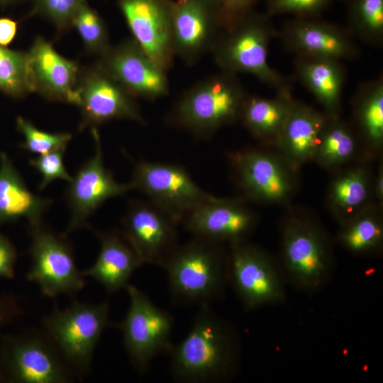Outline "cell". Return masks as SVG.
<instances>
[{"instance_id": "obj_1", "label": "cell", "mask_w": 383, "mask_h": 383, "mask_svg": "<svg viewBox=\"0 0 383 383\" xmlns=\"http://www.w3.org/2000/svg\"><path fill=\"white\" fill-rule=\"evenodd\" d=\"M170 372L180 383H216L236 374L240 343L235 331L211 309L199 307L186 336L169 353Z\"/></svg>"}, {"instance_id": "obj_2", "label": "cell", "mask_w": 383, "mask_h": 383, "mask_svg": "<svg viewBox=\"0 0 383 383\" xmlns=\"http://www.w3.org/2000/svg\"><path fill=\"white\" fill-rule=\"evenodd\" d=\"M248 97L236 74L221 71L185 90L165 116L170 126L207 140L240 119Z\"/></svg>"}, {"instance_id": "obj_3", "label": "cell", "mask_w": 383, "mask_h": 383, "mask_svg": "<svg viewBox=\"0 0 383 383\" xmlns=\"http://www.w3.org/2000/svg\"><path fill=\"white\" fill-rule=\"evenodd\" d=\"M160 267L166 271L172 302L182 306L211 305L229 282L223 244L196 237L179 244Z\"/></svg>"}, {"instance_id": "obj_4", "label": "cell", "mask_w": 383, "mask_h": 383, "mask_svg": "<svg viewBox=\"0 0 383 383\" xmlns=\"http://www.w3.org/2000/svg\"><path fill=\"white\" fill-rule=\"evenodd\" d=\"M218 36L212 52L221 71L246 73L279 92H288L285 80L269 64L271 26L265 16L246 13Z\"/></svg>"}, {"instance_id": "obj_5", "label": "cell", "mask_w": 383, "mask_h": 383, "mask_svg": "<svg viewBox=\"0 0 383 383\" xmlns=\"http://www.w3.org/2000/svg\"><path fill=\"white\" fill-rule=\"evenodd\" d=\"M281 235L285 277L301 291L321 289L333 270L331 248L323 231L308 218L292 216L284 221Z\"/></svg>"}, {"instance_id": "obj_6", "label": "cell", "mask_w": 383, "mask_h": 383, "mask_svg": "<svg viewBox=\"0 0 383 383\" xmlns=\"http://www.w3.org/2000/svg\"><path fill=\"white\" fill-rule=\"evenodd\" d=\"M109 305L74 301L43 318L46 333L64 361L79 375L86 373L103 331L110 325Z\"/></svg>"}, {"instance_id": "obj_7", "label": "cell", "mask_w": 383, "mask_h": 383, "mask_svg": "<svg viewBox=\"0 0 383 383\" xmlns=\"http://www.w3.org/2000/svg\"><path fill=\"white\" fill-rule=\"evenodd\" d=\"M126 289L130 300L128 309L123 320L113 326L122 333L123 346L132 365L144 374L156 357L171 350L174 318L135 286L128 284Z\"/></svg>"}, {"instance_id": "obj_8", "label": "cell", "mask_w": 383, "mask_h": 383, "mask_svg": "<svg viewBox=\"0 0 383 383\" xmlns=\"http://www.w3.org/2000/svg\"><path fill=\"white\" fill-rule=\"evenodd\" d=\"M228 281L243 309L252 311L285 299V276L277 262L247 240L229 244Z\"/></svg>"}, {"instance_id": "obj_9", "label": "cell", "mask_w": 383, "mask_h": 383, "mask_svg": "<svg viewBox=\"0 0 383 383\" xmlns=\"http://www.w3.org/2000/svg\"><path fill=\"white\" fill-rule=\"evenodd\" d=\"M129 183L178 224L189 211L215 196L202 189L184 167L173 163L136 162Z\"/></svg>"}, {"instance_id": "obj_10", "label": "cell", "mask_w": 383, "mask_h": 383, "mask_svg": "<svg viewBox=\"0 0 383 383\" xmlns=\"http://www.w3.org/2000/svg\"><path fill=\"white\" fill-rule=\"evenodd\" d=\"M31 258L27 279L35 282L48 297L74 295L86 284L84 276L77 269L73 249L67 235H58L43 223L29 226Z\"/></svg>"}, {"instance_id": "obj_11", "label": "cell", "mask_w": 383, "mask_h": 383, "mask_svg": "<svg viewBox=\"0 0 383 383\" xmlns=\"http://www.w3.org/2000/svg\"><path fill=\"white\" fill-rule=\"evenodd\" d=\"M75 94L81 113L79 131L116 120L146 123L136 98L98 63L81 69Z\"/></svg>"}, {"instance_id": "obj_12", "label": "cell", "mask_w": 383, "mask_h": 383, "mask_svg": "<svg viewBox=\"0 0 383 383\" xmlns=\"http://www.w3.org/2000/svg\"><path fill=\"white\" fill-rule=\"evenodd\" d=\"M94 153L68 182L65 199L70 218L64 234L67 235L87 225L90 216L107 200L132 189L130 183H120L104 163L101 138L97 128H91Z\"/></svg>"}, {"instance_id": "obj_13", "label": "cell", "mask_w": 383, "mask_h": 383, "mask_svg": "<svg viewBox=\"0 0 383 383\" xmlns=\"http://www.w3.org/2000/svg\"><path fill=\"white\" fill-rule=\"evenodd\" d=\"M122 225V235L143 265L161 266L179 244L178 223L149 200L130 201Z\"/></svg>"}, {"instance_id": "obj_14", "label": "cell", "mask_w": 383, "mask_h": 383, "mask_svg": "<svg viewBox=\"0 0 383 383\" xmlns=\"http://www.w3.org/2000/svg\"><path fill=\"white\" fill-rule=\"evenodd\" d=\"M229 160L235 182L247 199L281 203L294 192L287 165L270 153L246 149L231 153Z\"/></svg>"}, {"instance_id": "obj_15", "label": "cell", "mask_w": 383, "mask_h": 383, "mask_svg": "<svg viewBox=\"0 0 383 383\" xmlns=\"http://www.w3.org/2000/svg\"><path fill=\"white\" fill-rule=\"evenodd\" d=\"M133 39L166 73L175 54L172 41V0H118Z\"/></svg>"}, {"instance_id": "obj_16", "label": "cell", "mask_w": 383, "mask_h": 383, "mask_svg": "<svg viewBox=\"0 0 383 383\" xmlns=\"http://www.w3.org/2000/svg\"><path fill=\"white\" fill-rule=\"evenodd\" d=\"M97 63L136 99L156 100L170 92L167 73L133 38L111 45Z\"/></svg>"}, {"instance_id": "obj_17", "label": "cell", "mask_w": 383, "mask_h": 383, "mask_svg": "<svg viewBox=\"0 0 383 383\" xmlns=\"http://www.w3.org/2000/svg\"><path fill=\"white\" fill-rule=\"evenodd\" d=\"M257 222L243 199L214 196L189 211L180 223L193 237L223 245L246 240Z\"/></svg>"}, {"instance_id": "obj_18", "label": "cell", "mask_w": 383, "mask_h": 383, "mask_svg": "<svg viewBox=\"0 0 383 383\" xmlns=\"http://www.w3.org/2000/svg\"><path fill=\"white\" fill-rule=\"evenodd\" d=\"M4 360L11 378L21 383H65L72 379L67 364L48 337L30 333L10 340Z\"/></svg>"}, {"instance_id": "obj_19", "label": "cell", "mask_w": 383, "mask_h": 383, "mask_svg": "<svg viewBox=\"0 0 383 383\" xmlns=\"http://www.w3.org/2000/svg\"><path fill=\"white\" fill-rule=\"evenodd\" d=\"M222 27L219 8L206 0H174L172 41L175 57L187 65L196 64L211 50Z\"/></svg>"}, {"instance_id": "obj_20", "label": "cell", "mask_w": 383, "mask_h": 383, "mask_svg": "<svg viewBox=\"0 0 383 383\" xmlns=\"http://www.w3.org/2000/svg\"><path fill=\"white\" fill-rule=\"evenodd\" d=\"M26 57L31 92L48 100L75 105V87L81 70L77 62L61 55L40 36L35 38Z\"/></svg>"}, {"instance_id": "obj_21", "label": "cell", "mask_w": 383, "mask_h": 383, "mask_svg": "<svg viewBox=\"0 0 383 383\" xmlns=\"http://www.w3.org/2000/svg\"><path fill=\"white\" fill-rule=\"evenodd\" d=\"M329 118L294 101L275 138L277 147L293 169L315 158L322 132Z\"/></svg>"}, {"instance_id": "obj_22", "label": "cell", "mask_w": 383, "mask_h": 383, "mask_svg": "<svg viewBox=\"0 0 383 383\" xmlns=\"http://www.w3.org/2000/svg\"><path fill=\"white\" fill-rule=\"evenodd\" d=\"M51 204L28 189L11 157L0 152V226L21 218L29 226L40 224Z\"/></svg>"}, {"instance_id": "obj_23", "label": "cell", "mask_w": 383, "mask_h": 383, "mask_svg": "<svg viewBox=\"0 0 383 383\" xmlns=\"http://www.w3.org/2000/svg\"><path fill=\"white\" fill-rule=\"evenodd\" d=\"M92 231L99 240L100 251L93 265L82 272L83 275L94 278L109 293L126 289L132 274L143 263L122 235Z\"/></svg>"}, {"instance_id": "obj_24", "label": "cell", "mask_w": 383, "mask_h": 383, "mask_svg": "<svg viewBox=\"0 0 383 383\" xmlns=\"http://www.w3.org/2000/svg\"><path fill=\"white\" fill-rule=\"evenodd\" d=\"M284 36L289 48L301 56L339 60L357 54L356 48L346 33L325 22L295 21L287 27Z\"/></svg>"}, {"instance_id": "obj_25", "label": "cell", "mask_w": 383, "mask_h": 383, "mask_svg": "<svg viewBox=\"0 0 383 383\" xmlns=\"http://www.w3.org/2000/svg\"><path fill=\"white\" fill-rule=\"evenodd\" d=\"M298 72L306 87L325 108L335 117L340 108L343 72L338 60L318 57L301 56Z\"/></svg>"}, {"instance_id": "obj_26", "label": "cell", "mask_w": 383, "mask_h": 383, "mask_svg": "<svg viewBox=\"0 0 383 383\" xmlns=\"http://www.w3.org/2000/svg\"><path fill=\"white\" fill-rule=\"evenodd\" d=\"M289 92L272 99L247 97L240 119L247 129L262 140H275L294 105Z\"/></svg>"}, {"instance_id": "obj_27", "label": "cell", "mask_w": 383, "mask_h": 383, "mask_svg": "<svg viewBox=\"0 0 383 383\" xmlns=\"http://www.w3.org/2000/svg\"><path fill=\"white\" fill-rule=\"evenodd\" d=\"M339 243L348 251L367 255L378 252L383 243V224L374 210H363L341 223Z\"/></svg>"}, {"instance_id": "obj_28", "label": "cell", "mask_w": 383, "mask_h": 383, "mask_svg": "<svg viewBox=\"0 0 383 383\" xmlns=\"http://www.w3.org/2000/svg\"><path fill=\"white\" fill-rule=\"evenodd\" d=\"M368 194V179L363 169L349 170L335 179L330 189V201L341 223L363 211L361 209Z\"/></svg>"}, {"instance_id": "obj_29", "label": "cell", "mask_w": 383, "mask_h": 383, "mask_svg": "<svg viewBox=\"0 0 383 383\" xmlns=\"http://www.w3.org/2000/svg\"><path fill=\"white\" fill-rule=\"evenodd\" d=\"M355 148V139L350 129L332 117L322 132L314 159L323 166L335 167L348 161Z\"/></svg>"}, {"instance_id": "obj_30", "label": "cell", "mask_w": 383, "mask_h": 383, "mask_svg": "<svg viewBox=\"0 0 383 383\" xmlns=\"http://www.w3.org/2000/svg\"><path fill=\"white\" fill-rule=\"evenodd\" d=\"M0 91L21 99L31 93L27 77L26 52L0 45Z\"/></svg>"}, {"instance_id": "obj_31", "label": "cell", "mask_w": 383, "mask_h": 383, "mask_svg": "<svg viewBox=\"0 0 383 383\" xmlns=\"http://www.w3.org/2000/svg\"><path fill=\"white\" fill-rule=\"evenodd\" d=\"M362 130L369 143L379 148L383 141V84L379 81L367 88L358 109Z\"/></svg>"}, {"instance_id": "obj_32", "label": "cell", "mask_w": 383, "mask_h": 383, "mask_svg": "<svg viewBox=\"0 0 383 383\" xmlns=\"http://www.w3.org/2000/svg\"><path fill=\"white\" fill-rule=\"evenodd\" d=\"M74 26L85 50L99 56L110 47L109 35L106 26L96 11L84 1L77 11L72 21Z\"/></svg>"}, {"instance_id": "obj_33", "label": "cell", "mask_w": 383, "mask_h": 383, "mask_svg": "<svg viewBox=\"0 0 383 383\" xmlns=\"http://www.w3.org/2000/svg\"><path fill=\"white\" fill-rule=\"evenodd\" d=\"M16 125L24 138L21 147L24 150L38 155L55 150H66L72 138L70 133H50L42 131L22 116L16 118Z\"/></svg>"}, {"instance_id": "obj_34", "label": "cell", "mask_w": 383, "mask_h": 383, "mask_svg": "<svg viewBox=\"0 0 383 383\" xmlns=\"http://www.w3.org/2000/svg\"><path fill=\"white\" fill-rule=\"evenodd\" d=\"M352 24L364 38L379 40L383 34V0H353Z\"/></svg>"}, {"instance_id": "obj_35", "label": "cell", "mask_w": 383, "mask_h": 383, "mask_svg": "<svg viewBox=\"0 0 383 383\" xmlns=\"http://www.w3.org/2000/svg\"><path fill=\"white\" fill-rule=\"evenodd\" d=\"M66 150L52 151L39 155L29 160V165L36 170L41 176L39 189H44L51 182L57 179L70 182L72 176L64 164V155Z\"/></svg>"}, {"instance_id": "obj_36", "label": "cell", "mask_w": 383, "mask_h": 383, "mask_svg": "<svg viewBox=\"0 0 383 383\" xmlns=\"http://www.w3.org/2000/svg\"><path fill=\"white\" fill-rule=\"evenodd\" d=\"M85 0H35L34 12L50 20L61 31L72 26L74 15Z\"/></svg>"}, {"instance_id": "obj_37", "label": "cell", "mask_w": 383, "mask_h": 383, "mask_svg": "<svg viewBox=\"0 0 383 383\" xmlns=\"http://www.w3.org/2000/svg\"><path fill=\"white\" fill-rule=\"evenodd\" d=\"M331 0H268L270 14H308L323 9Z\"/></svg>"}, {"instance_id": "obj_38", "label": "cell", "mask_w": 383, "mask_h": 383, "mask_svg": "<svg viewBox=\"0 0 383 383\" xmlns=\"http://www.w3.org/2000/svg\"><path fill=\"white\" fill-rule=\"evenodd\" d=\"M255 0H221L219 13L221 26L225 29L248 12Z\"/></svg>"}, {"instance_id": "obj_39", "label": "cell", "mask_w": 383, "mask_h": 383, "mask_svg": "<svg viewBox=\"0 0 383 383\" xmlns=\"http://www.w3.org/2000/svg\"><path fill=\"white\" fill-rule=\"evenodd\" d=\"M16 259L14 245L0 231V277L11 279L14 277Z\"/></svg>"}, {"instance_id": "obj_40", "label": "cell", "mask_w": 383, "mask_h": 383, "mask_svg": "<svg viewBox=\"0 0 383 383\" xmlns=\"http://www.w3.org/2000/svg\"><path fill=\"white\" fill-rule=\"evenodd\" d=\"M17 23L9 18H0V45L6 47L13 40Z\"/></svg>"}, {"instance_id": "obj_41", "label": "cell", "mask_w": 383, "mask_h": 383, "mask_svg": "<svg viewBox=\"0 0 383 383\" xmlns=\"http://www.w3.org/2000/svg\"><path fill=\"white\" fill-rule=\"evenodd\" d=\"M20 309L16 301L9 298L0 299V328L19 314Z\"/></svg>"}, {"instance_id": "obj_42", "label": "cell", "mask_w": 383, "mask_h": 383, "mask_svg": "<svg viewBox=\"0 0 383 383\" xmlns=\"http://www.w3.org/2000/svg\"><path fill=\"white\" fill-rule=\"evenodd\" d=\"M375 195L379 201L383 199V172L382 169L379 170L375 182Z\"/></svg>"}, {"instance_id": "obj_43", "label": "cell", "mask_w": 383, "mask_h": 383, "mask_svg": "<svg viewBox=\"0 0 383 383\" xmlns=\"http://www.w3.org/2000/svg\"><path fill=\"white\" fill-rule=\"evenodd\" d=\"M206 1L218 6L220 9L221 0H206Z\"/></svg>"}, {"instance_id": "obj_44", "label": "cell", "mask_w": 383, "mask_h": 383, "mask_svg": "<svg viewBox=\"0 0 383 383\" xmlns=\"http://www.w3.org/2000/svg\"><path fill=\"white\" fill-rule=\"evenodd\" d=\"M15 0H0V4L4 5L8 4Z\"/></svg>"}]
</instances>
